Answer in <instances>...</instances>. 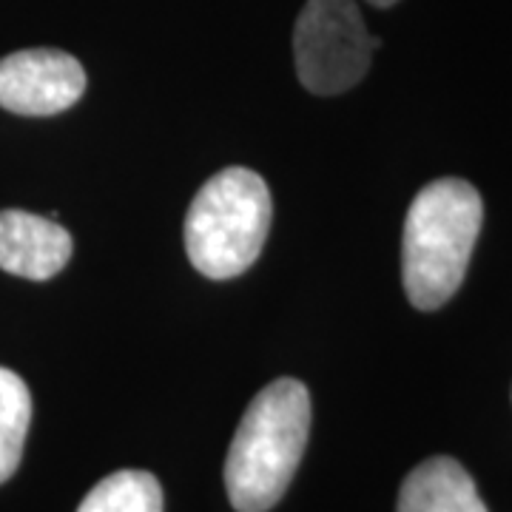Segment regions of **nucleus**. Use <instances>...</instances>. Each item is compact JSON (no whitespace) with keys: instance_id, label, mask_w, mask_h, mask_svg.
<instances>
[{"instance_id":"8","label":"nucleus","mask_w":512,"mask_h":512,"mask_svg":"<svg viewBox=\"0 0 512 512\" xmlns=\"http://www.w3.org/2000/svg\"><path fill=\"white\" fill-rule=\"evenodd\" d=\"M77 512H163V487L146 470H120L94 484Z\"/></svg>"},{"instance_id":"2","label":"nucleus","mask_w":512,"mask_h":512,"mask_svg":"<svg viewBox=\"0 0 512 512\" xmlns=\"http://www.w3.org/2000/svg\"><path fill=\"white\" fill-rule=\"evenodd\" d=\"M484 222L478 188L444 177L427 183L407 208L402 282L413 308L439 311L461 288Z\"/></svg>"},{"instance_id":"6","label":"nucleus","mask_w":512,"mask_h":512,"mask_svg":"<svg viewBox=\"0 0 512 512\" xmlns=\"http://www.w3.org/2000/svg\"><path fill=\"white\" fill-rule=\"evenodd\" d=\"M72 259V234L52 217L0 211V268L6 274L46 282Z\"/></svg>"},{"instance_id":"3","label":"nucleus","mask_w":512,"mask_h":512,"mask_svg":"<svg viewBox=\"0 0 512 512\" xmlns=\"http://www.w3.org/2000/svg\"><path fill=\"white\" fill-rule=\"evenodd\" d=\"M274 202L268 183L242 165L214 174L185 214V251L208 279L245 274L262 254L271 231Z\"/></svg>"},{"instance_id":"4","label":"nucleus","mask_w":512,"mask_h":512,"mask_svg":"<svg viewBox=\"0 0 512 512\" xmlns=\"http://www.w3.org/2000/svg\"><path fill=\"white\" fill-rule=\"evenodd\" d=\"M379 37L367 32L353 0H308L293 29V63L299 83L313 94H339L370 69Z\"/></svg>"},{"instance_id":"1","label":"nucleus","mask_w":512,"mask_h":512,"mask_svg":"<svg viewBox=\"0 0 512 512\" xmlns=\"http://www.w3.org/2000/svg\"><path fill=\"white\" fill-rule=\"evenodd\" d=\"M311 436V393L299 379L262 387L225 456V490L237 512H268L291 487Z\"/></svg>"},{"instance_id":"7","label":"nucleus","mask_w":512,"mask_h":512,"mask_svg":"<svg viewBox=\"0 0 512 512\" xmlns=\"http://www.w3.org/2000/svg\"><path fill=\"white\" fill-rule=\"evenodd\" d=\"M396 512H487V507L456 458L436 456L404 478Z\"/></svg>"},{"instance_id":"10","label":"nucleus","mask_w":512,"mask_h":512,"mask_svg":"<svg viewBox=\"0 0 512 512\" xmlns=\"http://www.w3.org/2000/svg\"><path fill=\"white\" fill-rule=\"evenodd\" d=\"M370 6H376V9H390V6H396L399 0H367Z\"/></svg>"},{"instance_id":"5","label":"nucleus","mask_w":512,"mask_h":512,"mask_svg":"<svg viewBox=\"0 0 512 512\" xmlns=\"http://www.w3.org/2000/svg\"><path fill=\"white\" fill-rule=\"evenodd\" d=\"M86 92L80 60L60 49H23L0 60V109L20 117H52Z\"/></svg>"},{"instance_id":"9","label":"nucleus","mask_w":512,"mask_h":512,"mask_svg":"<svg viewBox=\"0 0 512 512\" xmlns=\"http://www.w3.org/2000/svg\"><path fill=\"white\" fill-rule=\"evenodd\" d=\"M32 421V393L15 370L0 367V484L15 476Z\"/></svg>"}]
</instances>
